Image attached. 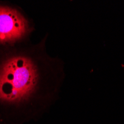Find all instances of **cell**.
<instances>
[{
  "mask_svg": "<svg viewBox=\"0 0 124 124\" xmlns=\"http://www.w3.org/2000/svg\"><path fill=\"white\" fill-rule=\"evenodd\" d=\"M49 33L37 42L0 46V121L37 122L60 99L65 63L47 48Z\"/></svg>",
  "mask_w": 124,
  "mask_h": 124,
  "instance_id": "obj_1",
  "label": "cell"
},
{
  "mask_svg": "<svg viewBox=\"0 0 124 124\" xmlns=\"http://www.w3.org/2000/svg\"><path fill=\"white\" fill-rule=\"evenodd\" d=\"M35 30L33 19L22 8L0 1V46L29 42Z\"/></svg>",
  "mask_w": 124,
  "mask_h": 124,
  "instance_id": "obj_2",
  "label": "cell"
},
{
  "mask_svg": "<svg viewBox=\"0 0 124 124\" xmlns=\"http://www.w3.org/2000/svg\"><path fill=\"white\" fill-rule=\"evenodd\" d=\"M0 124H5V123H3L2 122H1V121H0Z\"/></svg>",
  "mask_w": 124,
  "mask_h": 124,
  "instance_id": "obj_3",
  "label": "cell"
}]
</instances>
